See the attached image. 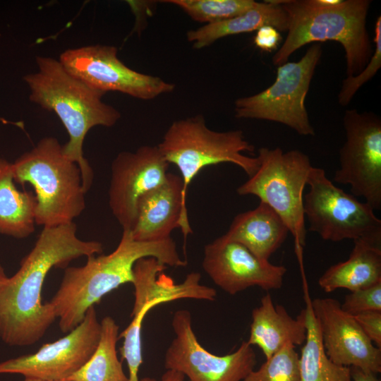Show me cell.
Masks as SVG:
<instances>
[{
    "instance_id": "1",
    "label": "cell",
    "mask_w": 381,
    "mask_h": 381,
    "mask_svg": "<svg viewBox=\"0 0 381 381\" xmlns=\"http://www.w3.org/2000/svg\"><path fill=\"white\" fill-rule=\"evenodd\" d=\"M73 222L43 227L18 271L0 291V338L9 346L38 341L56 319L49 302L42 303L43 284L54 267L65 268L78 258L102 253V244L82 240Z\"/></svg>"
},
{
    "instance_id": "2",
    "label": "cell",
    "mask_w": 381,
    "mask_h": 381,
    "mask_svg": "<svg viewBox=\"0 0 381 381\" xmlns=\"http://www.w3.org/2000/svg\"><path fill=\"white\" fill-rule=\"evenodd\" d=\"M146 257L155 258L167 267L187 265L171 237L140 241L126 229L111 253L90 256L81 267H66L59 289L49 301L59 319L60 329L68 333L83 321L88 308L105 295L124 284H132L135 263Z\"/></svg>"
},
{
    "instance_id": "3",
    "label": "cell",
    "mask_w": 381,
    "mask_h": 381,
    "mask_svg": "<svg viewBox=\"0 0 381 381\" xmlns=\"http://www.w3.org/2000/svg\"><path fill=\"white\" fill-rule=\"evenodd\" d=\"M37 71L23 77L30 90V100L54 112L68 134L64 153L78 164L85 193L91 188L94 172L83 154L89 131L97 126L111 127L121 113L102 101L104 94L92 90L70 74L59 59L38 56Z\"/></svg>"
},
{
    "instance_id": "4",
    "label": "cell",
    "mask_w": 381,
    "mask_h": 381,
    "mask_svg": "<svg viewBox=\"0 0 381 381\" xmlns=\"http://www.w3.org/2000/svg\"><path fill=\"white\" fill-rule=\"evenodd\" d=\"M288 16L287 35L272 56L279 66L309 43L327 40L341 44L346 76L360 73L373 49L366 27L370 0H274Z\"/></svg>"
},
{
    "instance_id": "5",
    "label": "cell",
    "mask_w": 381,
    "mask_h": 381,
    "mask_svg": "<svg viewBox=\"0 0 381 381\" xmlns=\"http://www.w3.org/2000/svg\"><path fill=\"white\" fill-rule=\"evenodd\" d=\"M16 183H29L37 200L35 224L43 227L68 224L85 208L79 166L54 137H44L12 163Z\"/></svg>"
},
{
    "instance_id": "6",
    "label": "cell",
    "mask_w": 381,
    "mask_h": 381,
    "mask_svg": "<svg viewBox=\"0 0 381 381\" xmlns=\"http://www.w3.org/2000/svg\"><path fill=\"white\" fill-rule=\"evenodd\" d=\"M157 147L165 159L175 164L181 172L182 199L186 207L188 186L205 167L231 163L250 177L259 167L257 157L243 154L253 152L254 147L242 131L211 130L202 115L173 121Z\"/></svg>"
},
{
    "instance_id": "7",
    "label": "cell",
    "mask_w": 381,
    "mask_h": 381,
    "mask_svg": "<svg viewBox=\"0 0 381 381\" xmlns=\"http://www.w3.org/2000/svg\"><path fill=\"white\" fill-rule=\"evenodd\" d=\"M257 157L258 170L237 188L236 192L239 195L258 197L280 216L294 238L302 271L306 239L303 192L313 167L310 159L298 150L284 152L279 147H261Z\"/></svg>"
},
{
    "instance_id": "8",
    "label": "cell",
    "mask_w": 381,
    "mask_h": 381,
    "mask_svg": "<svg viewBox=\"0 0 381 381\" xmlns=\"http://www.w3.org/2000/svg\"><path fill=\"white\" fill-rule=\"evenodd\" d=\"M322 54L321 43H313L298 61L277 66L270 86L235 100V117L277 122L301 135H315L305 102Z\"/></svg>"
},
{
    "instance_id": "9",
    "label": "cell",
    "mask_w": 381,
    "mask_h": 381,
    "mask_svg": "<svg viewBox=\"0 0 381 381\" xmlns=\"http://www.w3.org/2000/svg\"><path fill=\"white\" fill-rule=\"evenodd\" d=\"M307 185L303 212L309 231L333 242L363 238L381 243V220L368 203L337 186L320 167L313 166Z\"/></svg>"
},
{
    "instance_id": "10",
    "label": "cell",
    "mask_w": 381,
    "mask_h": 381,
    "mask_svg": "<svg viewBox=\"0 0 381 381\" xmlns=\"http://www.w3.org/2000/svg\"><path fill=\"white\" fill-rule=\"evenodd\" d=\"M346 140L333 181L349 185L374 210L381 209V119L371 111L347 109L343 116Z\"/></svg>"
},
{
    "instance_id": "11",
    "label": "cell",
    "mask_w": 381,
    "mask_h": 381,
    "mask_svg": "<svg viewBox=\"0 0 381 381\" xmlns=\"http://www.w3.org/2000/svg\"><path fill=\"white\" fill-rule=\"evenodd\" d=\"M59 61L70 74L104 95L113 91L150 100L175 89L174 84L158 76L128 67L119 59L118 49L114 46L70 48L60 54Z\"/></svg>"
},
{
    "instance_id": "12",
    "label": "cell",
    "mask_w": 381,
    "mask_h": 381,
    "mask_svg": "<svg viewBox=\"0 0 381 381\" xmlns=\"http://www.w3.org/2000/svg\"><path fill=\"white\" fill-rule=\"evenodd\" d=\"M171 326L175 334L164 356L167 370L181 373L188 381H243L254 370L256 355L243 341L232 353L217 356L198 341L189 310H176Z\"/></svg>"
},
{
    "instance_id": "13",
    "label": "cell",
    "mask_w": 381,
    "mask_h": 381,
    "mask_svg": "<svg viewBox=\"0 0 381 381\" xmlns=\"http://www.w3.org/2000/svg\"><path fill=\"white\" fill-rule=\"evenodd\" d=\"M100 322L95 306L66 336L47 343L34 353L0 363V374L16 373L45 380H68L90 358L99 340Z\"/></svg>"
},
{
    "instance_id": "14",
    "label": "cell",
    "mask_w": 381,
    "mask_h": 381,
    "mask_svg": "<svg viewBox=\"0 0 381 381\" xmlns=\"http://www.w3.org/2000/svg\"><path fill=\"white\" fill-rule=\"evenodd\" d=\"M169 166L157 145H143L135 152L123 151L114 159L109 205L123 230H131L139 199L165 181Z\"/></svg>"
},
{
    "instance_id": "15",
    "label": "cell",
    "mask_w": 381,
    "mask_h": 381,
    "mask_svg": "<svg viewBox=\"0 0 381 381\" xmlns=\"http://www.w3.org/2000/svg\"><path fill=\"white\" fill-rule=\"evenodd\" d=\"M202 267L214 284L230 295L252 286L279 289L287 271L286 267L260 259L223 235L205 246Z\"/></svg>"
},
{
    "instance_id": "16",
    "label": "cell",
    "mask_w": 381,
    "mask_h": 381,
    "mask_svg": "<svg viewBox=\"0 0 381 381\" xmlns=\"http://www.w3.org/2000/svg\"><path fill=\"white\" fill-rule=\"evenodd\" d=\"M324 350L334 363L377 374L381 372V349L361 329L353 315L332 298L311 300Z\"/></svg>"
},
{
    "instance_id": "17",
    "label": "cell",
    "mask_w": 381,
    "mask_h": 381,
    "mask_svg": "<svg viewBox=\"0 0 381 381\" xmlns=\"http://www.w3.org/2000/svg\"><path fill=\"white\" fill-rule=\"evenodd\" d=\"M181 176L169 172L165 181L148 191L138 200L135 221L131 229L134 239L157 241L170 238L180 228L185 251L187 237L193 233L187 207L183 203Z\"/></svg>"
},
{
    "instance_id": "18",
    "label": "cell",
    "mask_w": 381,
    "mask_h": 381,
    "mask_svg": "<svg viewBox=\"0 0 381 381\" xmlns=\"http://www.w3.org/2000/svg\"><path fill=\"white\" fill-rule=\"evenodd\" d=\"M167 266L156 258L139 259L133 266L134 302L131 317L147 303L157 301L159 304L184 298L213 301L217 291L200 284L199 272L188 274L185 279L176 284L164 271Z\"/></svg>"
},
{
    "instance_id": "19",
    "label": "cell",
    "mask_w": 381,
    "mask_h": 381,
    "mask_svg": "<svg viewBox=\"0 0 381 381\" xmlns=\"http://www.w3.org/2000/svg\"><path fill=\"white\" fill-rule=\"evenodd\" d=\"M248 339L257 346L265 359L287 344L302 345L306 341L307 327L303 310L292 318L283 306L274 304L270 294L260 299L259 306L252 310Z\"/></svg>"
},
{
    "instance_id": "20",
    "label": "cell",
    "mask_w": 381,
    "mask_h": 381,
    "mask_svg": "<svg viewBox=\"0 0 381 381\" xmlns=\"http://www.w3.org/2000/svg\"><path fill=\"white\" fill-rule=\"evenodd\" d=\"M289 234L280 216L260 202L253 210L237 214L223 236L242 244L260 259L269 260Z\"/></svg>"
},
{
    "instance_id": "21",
    "label": "cell",
    "mask_w": 381,
    "mask_h": 381,
    "mask_svg": "<svg viewBox=\"0 0 381 381\" xmlns=\"http://www.w3.org/2000/svg\"><path fill=\"white\" fill-rule=\"evenodd\" d=\"M381 282V243L363 238L353 241L349 258L330 266L318 279L325 292L339 289L350 291Z\"/></svg>"
},
{
    "instance_id": "22",
    "label": "cell",
    "mask_w": 381,
    "mask_h": 381,
    "mask_svg": "<svg viewBox=\"0 0 381 381\" xmlns=\"http://www.w3.org/2000/svg\"><path fill=\"white\" fill-rule=\"evenodd\" d=\"M265 25L274 27L279 32L287 31V14L275 1H256L250 9L237 16L188 30L186 37L194 49H201L224 37L250 32Z\"/></svg>"
},
{
    "instance_id": "23",
    "label": "cell",
    "mask_w": 381,
    "mask_h": 381,
    "mask_svg": "<svg viewBox=\"0 0 381 381\" xmlns=\"http://www.w3.org/2000/svg\"><path fill=\"white\" fill-rule=\"evenodd\" d=\"M16 183L12 163L0 156V234L21 239L35 231L37 200Z\"/></svg>"
},
{
    "instance_id": "24",
    "label": "cell",
    "mask_w": 381,
    "mask_h": 381,
    "mask_svg": "<svg viewBox=\"0 0 381 381\" xmlns=\"http://www.w3.org/2000/svg\"><path fill=\"white\" fill-rule=\"evenodd\" d=\"M304 289L307 335L299 355L300 381H352L350 368L334 363L326 355L311 299Z\"/></svg>"
},
{
    "instance_id": "25",
    "label": "cell",
    "mask_w": 381,
    "mask_h": 381,
    "mask_svg": "<svg viewBox=\"0 0 381 381\" xmlns=\"http://www.w3.org/2000/svg\"><path fill=\"white\" fill-rule=\"evenodd\" d=\"M99 340L87 361L67 380L128 381L116 352L119 327L110 316L100 322Z\"/></svg>"
},
{
    "instance_id": "26",
    "label": "cell",
    "mask_w": 381,
    "mask_h": 381,
    "mask_svg": "<svg viewBox=\"0 0 381 381\" xmlns=\"http://www.w3.org/2000/svg\"><path fill=\"white\" fill-rule=\"evenodd\" d=\"M183 10L192 20L207 24L237 16L255 4L253 0H166Z\"/></svg>"
},
{
    "instance_id": "27",
    "label": "cell",
    "mask_w": 381,
    "mask_h": 381,
    "mask_svg": "<svg viewBox=\"0 0 381 381\" xmlns=\"http://www.w3.org/2000/svg\"><path fill=\"white\" fill-rule=\"evenodd\" d=\"M243 381H300L299 354L296 346H284Z\"/></svg>"
},
{
    "instance_id": "28",
    "label": "cell",
    "mask_w": 381,
    "mask_h": 381,
    "mask_svg": "<svg viewBox=\"0 0 381 381\" xmlns=\"http://www.w3.org/2000/svg\"><path fill=\"white\" fill-rule=\"evenodd\" d=\"M159 305L152 301L144 306L140 311L132 316L128 326L119 334L123 338V345L120 349L122 359L126 361L128 368V381H140L138 372L143 363L141 329L147 313L154 307Z\"/></svg>"
},
{
    "instance_id": "29",
    "label": "cell",
    "mask_w": 381,
    "mask_h": 381,
    "mask_svg": "<svg viewBox=\"0 0 381 381\" xmlns=\"http://www.w3.org/2000/svg\"><path fill=\"white\" fill-rule=\"evenodd\" d=\"M375 48L373 54L363 70L353 76H346L342 81L338 94V102L345 107L351 101L358 90L378 72L381 67V16H379L375 23Z\"/></svg>"
},
{
    "instance_id": "30",
    "label": "cell",
    "mask_w": 381,
    "mask_h": 381,
    "mask_svg": "<svg viewBox=\"0 0 381 381\" xmlns=\"http://www.w3.org/2000/svg\"><path fill=\"white\" fill-rule=\"evenodd\" d=\"M344 311L355 315L370 311H381V282L370 286L350 291L341 303Z\"/></svg>"
},
{
    "instance_id": "31",
    "label": "cell",
    "mask_w": 381,
    "mask_h": 381,
    "mask_svg": "<svg viewBox=\"0 0 381 381\" xmlns=\"http://www.w3.org/2000/svg\"><path fill=\"white\" fill-rule=\"evenodd\" d=\"M365 334L381 349V311H370L353 315Z\"/></svg>"
},
{
    "instance_id": "32",
    "label": "cell",
    "mask_w": 381,
    "mask_h": 381,
    "mask_svg": "<svg viewBox=\"0 0 381 381\" xmlns=\"http://www.w3.org/2000/svg\"><path fill=\"white\" fill-rule=\"evenodd\" d=\"M280 32L270 25L262 26L256 30L253 42L259 49L271 52L276 50L280 44Z\"/></svg>"
},
{
    "instance_id": "33",
    "label": "cell",
    "mask_w": 381,
    "mask_h": 381,
    "mask_svg": "<svg viewBox=\"0 0 381 381\" xmlns=\"http://www.w3.org/2000/svg\"><path fill=\"white\" fill-rule=\"evenodd\" d=\"M352 381H380L376 374L364 371L358 368L351 367Z\"/></svg>"
},
{
    "instance_id": "34",
    "label": "cell",
    "mask_w": 381,
    "mask_h": 381,
    "mask_svg": "<svg viewBox=\"0 0 381 381\" xmlns=\"http://www.w3.org/2000/svg\"><path fill=\"white\" fill-rule=\"evenodd\" d=\"M140 381H185V377L181 373L172 370L167 371L161 376L160 379L152 377H143Z\"/></svg>"
},
{
    "instance_id": "35",
    "label": "cell",
    "mask_w": 381,
    "mask_h": 381,
    "mask_svg": "<svg viewBox=\"0 0 381 381\" xmlns=\"http://www.w3.org/2000/svg\"><path fill=\"white\" fill-rule=\"evenodd\" d=\"M8 278V277L6 275L5 270L0 262V291L6 283Z\"/></svg>"
},
{
    "instance_id": "36",
    "label": "cell",
    "mask_w": 381,
    "mask_h": 381,
    "mask_svg": "<svg viewBox=\"0 0 381 381\" xmlns=\"http://www.w3.org/2000/svg\"><path fill=\"white\" fill-rule=\"evenodd\" d=\"M23 381H71L67 380H45V379H41V378H37V377H25V379Z\"/></svg>"
},
{
    "instance_id": "37",
    "label": "cell",
    "mask_w": 381,
    "mask_h": 381,
    "mask_svg": "<svg viewBox=\"0 0 381 381\" xmlns=\"http://www.w3.org/2000/svg\"><path fill=\"white\" fill-rule=\"evenodd\" d=\"M0 121L2 122L3 123H5V124H13V125H16L17 126H19L20 128H23V124L22 122H19V121H17V122H13V121H9L4 118H1L0 117Z\"/></svg>"
}]
</instances>
